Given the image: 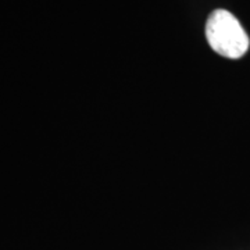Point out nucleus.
<instances>
[{
    "label": "nucleus",
    "mask_w": 250,
    "mask_h": 250,
    "mask_svg": "<svg viewBox=\"0 0 250 250\" xmlns=\"http://www.w3.org/2000/svg\"><path fill=\"white\" fill-rule=\"evenodd\" d=\"M206 39L210 47L227 59H241L249 50L250 41L238 18L227 10H215L206 22Z\"/></svg>",
    "instance_id": "1"
}]
</instances>
